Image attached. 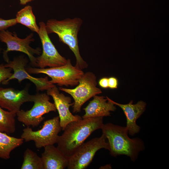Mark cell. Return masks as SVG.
I'll return each mask as SVG.
<instances>
[{
	"instance_id": "1",
	"label": "cell",
	"mask_w": 169,
	"mask_h": 169,
	"mask_svg": "<svg viewBox=\"0 0 169 169\" xmlns=\"http://www.w3.org/2000/svg\"><path fill=\"white\" fill-rule=\"evenodd\" d=\"M103 117L89 118L69 123L59 136L57 148L69 157L95 131L101 129Z\"/></svg>"
},
{
	"instance_id": "2",
	"label": "cell",
	"mask_w": 169,
	"mask_h": 169,
	"mask_svg": "<svg viewBox=\"0 0 169 169\" xmlns=\"http://www.w3.org/2000/svg\"><path fill=\"white\" fill-rule=\"evenodd\" d=\"M101 129L108 139L110 154L112 156L125 155L135 162L140 153L145 149L143 141L139 137L131 138L125 126L108 123L104 124Z\"/></svg>"
},
{
	"instance_id": "3",
	"label": "cell",
	"mask_w": 169,
	"mask_h": 169,
	"mask_svg": "<svg viewBox=\"0 0 169 169\" xmlns=\"http://www.w3.org/2000/svg\"><path fill=\"white\" fill-rule=\"evenodd\" d=\"M82 19L79 18H67L61 20L54 19L48 20L45 23L48 34L55 33L60 42L67 45L74 53L76 59V67L83 69L88 64L81 57L78 45V35L82 24Z\"/></svg>"
},
{
	"instance_id": "4",
	"label": "cell",
	"mask_w": 169,
	"mask_h": 169,
	"mask_svg": "<svg viewBox=\"0 0 169 169\" xmlns=\"http://www.w3.org/2000/svg\"><path fill=\"white\" fill-rule=\"evenodd\" d=\"M26 69L30 74H46L51 79L50 80L51 84L60 86L77 85L84 74L82 69L73 66L69 59L65 64L60 66L41 69L29 66L26 67Z\"/></svg>"
},
{
	"instance_id": "5",
	"label": "cell",
	"mask_w": 169,
	"mask_h": 169,
	"mask_svg": "<svg viewBox=\"0 0 169 169\" xmlns=\"http://www.w3.org/2000/svg\"><path fill=\"white\" fill-rule=\"evenodd\" d=\"M33 36V33H31L25 38H21L18 37L14 32L12 33L7 29L0 31V41L5 43L7 47L6 49L4 50L3 52L4 60L7 63L9 61L8 52L11 51L20 52L27 55L31 66L36 67L35 55H40L42 50L39 47L33 48L30 46V44L35 40Z\"/></svg>"
},
{
	"instance_id": "6",
	"label": "cell",
	"mask_w": 169,
	"mask_h": 169,
	"mask_svg": "<svg viewBox=\"0 0 169 169\" xmlns=\"http://www.w3.org/2000/svg\"><path fill=\"white\" fill-rule=\"evenodd\" d=\"M62 130L59 116L44 121L42 128L33 131L29 126L23 130L21 138L25 142L33 141L36 147L40 148L57 143L59 132Z\"/></svg>"
},
{
	"instance_id": "7",
	"label": "cell",
	"mask_w": 169,
	"mask_h": 169,
	"mask_svg": "<svg viewBox=\"0 0 169 169\" xmlns=\"http://www.w3.org/2000/svg\"><path fill=\"white\" fill-rule=\"evenodd\" d=\"M104 134L83 143L68 157V169H84L90 163L96 153L102 148L110 149L108 142Z\"/></svg>"
},
{
	"instance_id": "8",
	"label": "cell",
	"mask_w": 169,
	"mask_h": 169,
	"mask_svg": "<svg viewBox=\"0 0 169 169\" xmlns=\"http://www.w3.org/2000/svg\"><path fill=\"white\" fill-rule=\"evenodd\" d=\"M96 77L90 72L84 73L79 79V84L74 89H68L60 87V90L69 94L74 102L73 105V113L80 112L83 104L92 97L102 93L97 87Z\"/></svg>"
},
{
	"instance_id": "9",
	"label": "cell",
	"mask_w": 169,
	"mask_h": 169,
	"mask_svg": "<svg viewBox=\"0 0 169 169\" xmlns=\"http://www.w3.org/2000/svg\"><path fill=\"white\" fill-rule=\"evenodd\" d=\"M50 97L47 94L37 92L34 95V105L29 110H20L17 114L18 121L27 126H38L44 119V115L57 110L54 104L50 101Z\"/></svg>"
},
{
	"instance_id": "10",
	"label": "cell",
	"mask_w": 169,
	"mask_h": 169,
	"mask_svg": "<svg viewBox=\"0 0 169 169\" xmlns=\"http://www.w3.org/2000/svg\"><path fill=\"white\" fill-rule=\"evenodd\" d=\"M39 25V30L38 34L41 41L42 50L41 54L36 57V67L43 69L65 64L67 59L59 54L52 43L46 31L45 23L41 21Z\"/></svg>"
},
{
	"instance_id": "11",
	"label": "cell",
	"mask_w": 169,
	"mask_h": 169,
	"mask_svg": "<svg viewBox=\"0 0 169 169\" xmlns=\"http://www.w3.org/2000/svg\"><path fill=\"white\" fill-rule=\"evenodd\" d=\"M28 62L27 58L24 55H21L14 57L13 60H9L5 64L6 67L11 68L13 70V73L9 78L3 82L2 84H7L9 81L12 79H17L20 83L27 79L35 85L37 92L47 90L56 86L50 82L47 76L35 78L29 74L26 69Z\"/></svg>"
},
{
	"instance_id": "12",
	"label": "cell",
	"mask_w": 169,
	"mask_h": 169,
	"mask_svg": "<svg viewBox=\"0 0 169 169\" xmlns=\"http://www.w3.org/2000/svg\"><path fill=\"white\" fill-rule=\"evenodd\" d=\"M28 86L21 90L0 87V106L16 114L24 103L33 102V95L29 93Z\"/></svg>"
},
{
	"instance_id": "13",
	"label": "cell",
	"mask_w": 169,
	"mask_h": 169,
	"mask_svg": "<svg viewBox=\"0 0 169 169\" xmlns=\"http://www.w3.org/2000/svg\"><path fill=\"white\" fill-rule=\"evenodd\" d=\"M47 94L51 96L54 101L59 118L60 124L62 130L64 131L70 123L82 119V117L78 115H74L70 112V107L73 105L70 97L65 96L59 92L55 86L47 90Z\"/></svg>"
},
{
	"instance_id": "14",
	"label": "cell",
	"mask_w": 169,
	"mask_h": 169,
	"mask_svg": "<svg viewBox=\"0 0 169 169\" xmlns=\"http://www.w3.org/2000/svg\"><path fill=\"white\" fill-rule=\"evenodd\" d=\"M106 98L108 101L118 106L123 111L126 119L125 127L129 134L133 136L138 133L141 127L136 124V121L145 111L146 103L140 100L134 104L133 101L131 100L128 104H123L117 103L107 96Z\"/></svg>"
},
{
	"instance_id": "15",
	"label": "cell",
	"mask_w": 169,
	"mask_h": 169,
	"mask_svg": "<svg viewBox=\"0 0 169 169\" xmlns=\"http://www.w3.org/2000/svg\"><path fill=\"white\" fill-rule=\"evenodd\" d=\"M83 110L82 119L110 116V112L116 110L115 105L103 96L95 95Z\"/></svg>"
},
{
	"instance_id": "16",
	"label": "cell",
	"mask_w": 169,
	"mask_h": 169,
	"mask_svg": "<svg viewBox=\"0 0 169 169\" xmlns=\"http://www.w3.org/2000/svg\"><path fill=\"white\" fill-rule=\"evenodd\" d=\"M42 154L43 169H64L67 168L68 157L54 145L45 146Z\"/></svg>"
},
{
	"instance_id": "17",
	"label": "cell",
	"mask_w": 169,
	"mask_h": 169,
	"mask_svg": "<svg viewBox=\"0 0 169 169\" xmlns=\"http://www.w3.org/2000/svg\"><path fill=\"white\" fill-rule=\"evenodd\" d=\"M23 140L21 138L11 136L5 133L0 132V158L9 159L11 151L21 145Z\"/></svg>"
},
{
	"instance_id": "18",
	"label": "cell",
	"mask_w": 169,
	"mask_h": 169,
	"mask_svg": "<svg viewBox=\"0 0 169 169\" xmlns=\"http://www.w3.org/2000/svg\"><path fill=\"white\" fill-rule=\"evenodd\" d=\"M17 23L22 24L29 29L32 31L38 33L39 27L37 24L36 19L33 14L32 8L27 5L20 10L17 13L15 18Z\"/></svg>"
},
{
	"instance_id": "19",
	"label": "cell",
	"mask_w": 169,
	"mask_h": 169,
	"mask_svg": "<svg viewBox=\"0 0 169 169\" xmlns=\"http://www.w3.org/2000/svg\"><path fill=\"white\" fill-rule=\"evenodd\" d=\"M0 106V132L10 134L16 130V114L3 110Z\"/></svg>"
},
{
	"instance_id": "20",
	"label": "cell",
	"mask_w": 169,
	"mask_h": 169,
	"mask_svg": "<svg viewBox=\"0 0 169 169\" xmlns=\"http://www.w3.org/2000/svg\"><path fill=\"white\" fill-rule=\"evenodd\" d=\"M21 169H43L41 157L35 152L27 148L24 153Z\"/></svg>"
},
{
	"instance_id": "21",
	"label": "cell",
	"mask_w": 169,
	"mask_h": 169,
	"mask_svg": "<svg viewBox=\"0 0 169 169\" xmlns=\"http://www.w3.org/2000/svg\"><path fill=\"white\" fill-rule=\"evenodd\" d=\"M12 70L11 68L6 67L4 64H0V84L11 76Z\"/></svg>"
},
{
	"instance_id": "22",
	"label": "cell",
	"mask_w": 169,
	"mask_h": 169,
	"mask_svg": "<svg viewBox=\"0 0 169 169\" xmlns=\"http://www.w3.org/2000/svg\"><path fill=\"white\" fill-rule=\"evenodd\" d=\"M17 24L15 18L4 19L0 18V31L7 30L8 28Z\"/></svg>"
},
{
	"instance_id": "23",
	"label": "cell",
	"mask_w": 169,
	"mask_h": 169,
	"mask_svg": "<svg viewBox=\"0 0 169 169\" xmlns=\"http://www.w3.org/2000/svg\"><path fill=\"white\" fill-rule=\"evenodd\" d=\"M118 85V80L114 77L108 78V88L112 89H117Z\"/></svg>"
},
{
	"instance_id": "24",
	"label": "cell",
	"mask_w": 169,
	"mask_h": 169,
	"mask_svg": "<svg viewBox=\"0 0 169 169\" xmlns=\"http://www.w3.org/2000/svg\"><path fill=\"white\" fill-rule=\"evenodd\" d=\"M98 84L99 86L102 88H108V78L106 77L101 78L99 80Z\"/></svg>"
},
{
	"instance_id": "25",
	"label": "cell",
	"mask_w": 169,
	"mask_h": 169,
	"mask_svg": "<svg viewBox=\"0 0 169 169\" xmlns=\"http://www.w3.org/2000/svg\"><path fill=\"white\" fill-rule=\"evenodd\" d=\"M34 0H19L20 3L22 5H25L28 3Z\"/></svg>"
},
{
	"instance_id": "26",
	"label": "cell",
	"mask_w": 169,
	"mask_h": 169,
	"mask_svg": "<svg viewBox=\"0 0 169 169\" xmlns=\"http://www.w3.org/2000/svg\"><path fill=\"white\" fill-rule=\"evenodd\" d=\"M111 166L110 164H106L105 165L100 166L99 169H111Z\"/></svg>"
},
{
	"instance_id": "27",
	"label": "cell",
	"mask_w": 169,
	"mask_h": 169,
	"mask_svg": "<svg viewBox=\"0 0 169 169\" xmlns=\"http://www.w3.org/2000/svg\"><path fill=\"white\" fill-rule=\"evenodd\" d=\"M2 50H3V49H2V48L1 47V46H0V54L1 53H2Z\"/></svg>"
}]
</instances>
